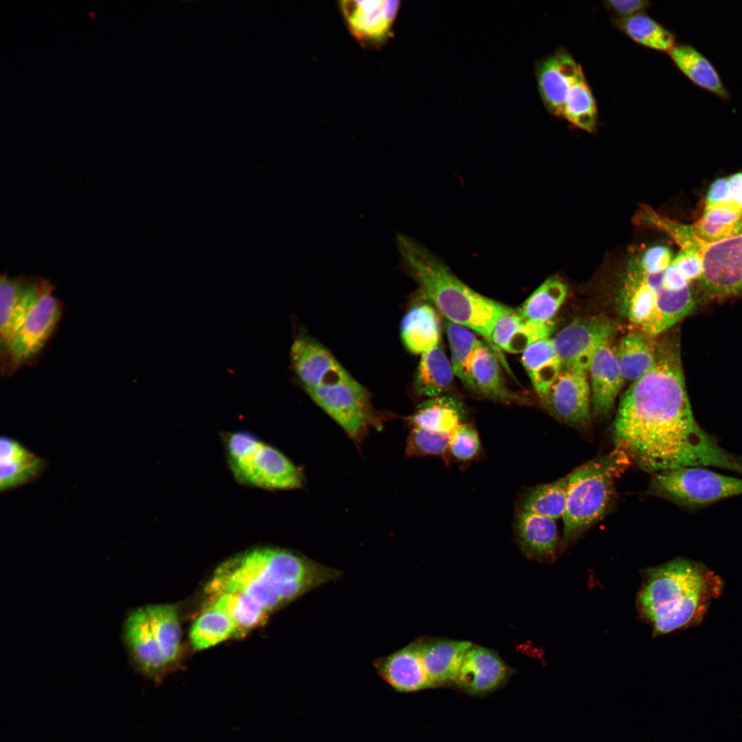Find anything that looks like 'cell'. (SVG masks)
<instances>
[{
  "label": "cell",
  "mask_w": 742,
  "mask_h": 742,
  "mask_svg": "<svg viewBox=\"0 0 742 742\" xmlns=\"http://www.w3.org/2000/svg\"><path fill=\"white\" fill-rule=\"evenodd\" d=\"M612 439L646 472L712 466L742 473V458L723 449L696 422L676 345L660 346L652 369L623 393Z\"/></svg>",
  "instance_id": "cell-1"
},
{
  "label": "cell",
  "mask_w": 742,
  "mask_h": 742,
  "mask_svg": "<svg viewBox=\"0 0 742 742\" xmlns=\"http://www.w3.org/2000/svg\"><path fill=\"white\" fill-rule=\"evenodd\" d=\"M638 595V607L653 636L699 625L724 582L704 563L677 558L647 569Z\"/></svg>",
  "instance_id": "cell-2"
},
{
  "label": "cell",
  "mask_w": 742,
  "mask_h": 742,
  "mask_svg": "<svg viewBox=\"0 0 742 742\" xmlns=\"http://www.w3.org/2000/svg\"><path fill=\"white\" fill-rule=\"evenodd\" d=\"M396 244L402 262L417 281L421 293L446 319L491 342L496 322L510 307L473 290L439 257L410 237L398 234Z\"/></svg>",
  "instance_id": "cell-3"
},
{
  "label": "cell",
  "mask_w": 742,
  "mask_h": 742,
  "mask_svg": "<svg viewBox=\"0 0 742 742\" xmlns=\"http://www.w3.org/2000/svg\"><path fill=\"white\" fill-rule=\"evenodd\" d=\"M631 464L627 453L610 452L581 464L570 473L563 515V539L569 543L603 518L616 497V479Z\"/></svg>",
  "instance_id": "cell-4"
},
{
  "label": "cell",
  "mask_w": 742,
  "mask_h": 742,
  "mask_svg": "<svg viewBox=\"0 0 742 742\" xmlns=\"http://www.w3.org/2000/svg\"><path fill=\"white\" fill-rule=\"evenodd\" d=\"M627 267L629 317L642 333L657 335L692 313L695 307L692 289L689 286L681 291L664 288L661 281L665 269L647 270L632 258Z\"/></svg>",
  "instance_id": "cell-5"
},
{
  "label": "cell",
  "mask_w": 742,
  "mask_h": 742,
  "mask_svg": "<svg viewBox=\"0 0 742 742\" xmlns=\"http://www.w3.org/2000/svg\"><path fill=\"white\" fill-rule=\"evenodd\" d=\"M225 451L236 480L269 490L300 488L304 476L300 468L275 447L245 431L227 434Z\"/></svg>",
  "instance_id": "cell-6"
},
{
  "label": "cell",
  "mask_w": 742,
  "mask_h": 742,
  "mask_svg": "<svg viewBox=\"0 0 742 742\" xmlns=\"http://www.w3.org/2000/svg\"><path fill=\"white\" fill-rule=\"evenodd\" d=\"M647 493L682 508L697 510L742 495V478L704 466H685L653 473Z\"/></svg>",
  "instance_id": "cell-7"
},
{
  "label": "cell",
  "mask_w": 742,
  "mask_h": 742,
  "mask_svg": "<svg viewBox=\"0 0 742 742\" xmlns=\"http://www.w3.org/2000/svg\"><path fill=\"white\" fill-rule=\"evenodd\" d=\"M306 391L358 447L370 428L382 427L381 418L372 409L366 391L350 375Z\"/></svg>",
  "instance_id": "cell-8"
},
{
  "label": "cell",
  "mask_w": 742,
  "mask_h": 742,
  "mask_svg": "<svg viewBox=\"0 0 742 742\" xmlns=\"http://www.w3.org/2000/svg\"><path fill=\"white\" fill-rule=\"evenodd\" d=\"M63 313V303L52 293L40 300L9 343L1 348L2 374L11 375L39 356L53 336Z\"/></svg>",
  "instance_id": "cell-9"
},
{
  "label": "cell",
  "mask_w": 742,
  "mask_h": 742,
  "mask_svg": "<svg viewBox=\"0 0 742 742\" xmlns=\"http://www.w3.org/2000/svg\"><path fill=\"white\" fill-rule=\"evenodd\" d=\"M614 320L602 315L579 317L559 330L552 344L562 369L588 372L597 348L616 331Z\"/></svg>",
  "instance_id": "cell-10"
},
{
  "label": "cell",
  "mask_w": 742,
  "mask_h": 742,
  "mask_svg": "<svg viewBox=\"0 0 742 742\" xmlns=\"http://www.w3.org/2000/svg\"><path fill=\"white\" fill-rule=\"evenodd\" d=\"M700 257V284L708 297L721 298L742 293V233L705 243Z\"/></svg>",
  "instance_id": "cell-11"
},
{
  "label": "cell",
  "mask_w": 742,
  "mask_h": 742,
  "mask_svg": "<svg viewBox=\"0 0 742 742\" xmlns=\"http://www.w3.org/2000/svg\"><path fill=\"white\" fill-rule=\"evenodd\" d=\"M587 372L562 369L541 399L544 407L558 420L584 429L592 421L591 389Z\"/></svg>",
  "instance_id": "cell-12"
},
{
  "label": "cell",
  "mask_w": 742,
  "mask_h": 742,
  "mask_svg": "<svg viewBox=\"0 0 742 742\" xmlns=\"http://www.w3.org/2000/svg\"><path fill=\"white\" fill-rule=\"evenodd\" d=\"M53 293L48 280L40 278H9L0 282V335L1 348L7 345L30 312L45 295Z\"/></svg>",
  "instance_id": "cell-13"
},
{
  "label": "cell",
  "mask_w": 742,
  "mask_h": 742,
  "mask_svg": "<svg viewBox=\"0 0 742 742\" xmlns=\"http://www.w3.org/2000/svg\"><path fill=\"white\" fill-rule=\"evenodd\" d=\"M339 6L353 36L363 43L376 45L390 36L400 1H341Z\"/></svg>",
  "instance_id": "cell-14"
},
{
  "label": "cell",
  "mask_w": 742,
  "mask_h": 742,
  "mask_svg": "<svg viewBox=\"0 0 742 742\" xmlns=\"http://www.w3.org/2000/svg\"><path fill=\"white\" fill-rule=\"evenodd\" d=\"M123 638L135 668L159 681L170 666L155 636L146 607L128 615L123 626Z\"/></svg>",
  "instance_id": "cell-15"
},
{
  "label": "cell",
  "mask_w": 742,
  "mask_h": 742,
  "mask_svg": "<svg viewBox=\"0 0 742 742\" xmlns=\"http://www.w3.org/2000/svg\"><path fill=\"white\" fill-rule=\"evenodd\" d=\"M581 70L572 56L563 49L537 63L535 71L539 93L551 115L562 117L568 91Z\"/></svg>",
  "instance_id": "cell-16"
},
{
  "label": "cell",
  "mask_w": 742,
  "mask_h": 742,
  "mask_svg": "<svg viewBox=\"0 0 742 742\" xmlns=\"http://www.w3.org/2000/svg\"><path fill=\"white\" fill-rule=\"evenodd\" d=\"M291 360L306 390L350 375L328 350L308 336L300 335L294 341Z\"/></svg>",
  "instance_id": "cell-17"
},
{
  "label": "cell",
  "mask_w": 742,
  "mask_h": 742,
  "mask_svg": "<svg viewBox=\"0 0 742 742\" xmlns=\"http://www.w3.org/2000/svg\"><path fill=\"white\" fill-rule=\"evenodd\" d=\"M610 341L603 342L597 348L587 372L590 377L593 414L598 420H604L612 412L616 398L625 381L618 365L616 348Z\"/></svg>",
  "instance_id": "cell-18"
},
{
  "label": "cell",
  "mask_w": 742,
  "mask_h": 742,
  "mask_svg": "<svg viewBox=\"0 0 742 742\" xmlns=\"http://www.w3.org/2000/svg\"><path fill=\"white\" fill-rule=\"evenodd\" d=\"M511 668L494 651L471 644L466 651L454 684L471 694H484L502 685Z\"/></svg>",
  "instance_id": "cell-19"
},
{
  "label": "cell",
  "mask_w": 742,
  "mask_h": 742,
  "mask_svg": "<svg viewBox=\"0 0 742 742\" xmlns=\"http://www.w3.org/2000/svg\"><path fill=\"white\" fill-rule=\"evenodd\" d=\"M513 529L517 543L527 558L541 563L554 561L560 547L555 520L517 508Z\"/></svg>",
  "instance_id": "cell-20"
},
{
  "label": "cell",
  "mask_w": 742,
  "mask_h": 742,
  "mask_svg": "<svg viewBox=\"0 0 742 742\" xmlns=\"http://www.w3.org/2000/svg\"><path fill=\"white\" fill-rule=\"evenodd\" d=\"M374 666L379 676L398 693H412L432 687L421 659L418 640L374 660Z\"/></svg>",
  "instance_id": "cell-21"
},
{
  "label": "cell",
  "mask_w": 742,
  "mask_h": 742,
  "mask_svg": "<svg viewBox=\"0 0 742 742\" xmlns=\"http://www.w3.org/2000/svg\"><path fill=\"white\" fill-rule=\"evenodd\" d=\"M418 641L421 659L432 687L454 684L463 656L472 643L444 638H424Z\"/></svg>",
  "instance_id": "cell-22"
},
{
  "label": "cell",
  "mask_w": 742,
  "mask_h": 742,
  "mask_svg": "<svg viewBox=\"0 0 742 742\" xmlns=\"http://www.w3.org/2000/svg\"><path fill=\"white\" fill-rule=\"evenodd\" d=\"M554 328L552 321H530L524 318L518 309L509 308L496 322L491 342L508 352H523L534 342L548 337Z\"/></svg>",
  "instance_id": "cell-23"
},
{
  "label": "cell",
  "mask_w": 742,
  "mask_h": 742,
  "mask_svg": "<svg viewBox=\"0 0 742 742\" xmlns=\"http://www.w3.org/2000/svg\"><path fill=\"white\" fill-rule=\"evenodd\" d=\"M0 442L1 491L27 484L43 474L47 466L44 459L12 438L3 436Z\"/></svg>",
  "instance_id": "cell-24"
},
{
  "label": "cell",
  "mask_w": 742,
  "mask_h": 742,
  "mask_svg": "<svg viewBox=\"0 0 742 742\" xmlns=\"http://www.w3.org/2000/svg\"><path fill=\"white\" fill-rule=\"evenodd\" d=\"M675 66L696 86L726 101L731 98L728 89L711 62L688 44H676L668 52Z\"/></svg>",
  "instance_id": "cell-25"
},
{
  "label": "cell",
  "mask_w": 742,
  "mask_h": 742,
  "mask_svg": "<svg viewBox=\"0 0 742 742\" xmlns=\"http://www.w3.org/2000/svg\"><path fill=\"white\" fill-rule=\"evenodd\" d=\"M401 335L405 346L414 354L422 355L439 345L441 328L436 310L428 304L413 306L403 318Z\"/></svg>",
  "instance_id": "cell-26"
},
{
  "label": "cell",
  "mask_w": 742,
  "mask_h": 742,
  "mask_svg": "<svg viewBox=\"0 0 742 742\" xmlns=\"http://www.w3.org/2000/svg\"><path fill=\"white\" fill-rule=\"evenodd\" d=\"M462 403L453 396L441 395L422 403L409 418L413 427H422L451 434L463 423Z\"/></svg>",
  "instance_id": "cell-27"
},
{
  "label": "cell",
  "mask_w": 742,
  "mask_h": 742,
  "mask_svg": "<svg viewBox=\"0 0 742 742\" xmlns=\"http://www.w3.org/2000/svg\"><path fill=\"white\" fill-rule=\"evenodd\" d=\"M522 353L523 366L542 399L562 370L552 338L548 337L534 342Z\"/></svg>",
  "instance_id": "cell-28"
},
{
  "label": "cell",
  "mask_w": 742,
  "mask_h": 742,
  "mask_svg": "<svg viewBox=\"0 0 742 742\" xmlns=\"http://www.w3.org/2000/svg\"><path fill=\"white\" fill-rule=\"evenodd\" d=\"M469 374L473 391L503 401L519 399L518 396L506 388L497 358L484 344L472 357Z\"/></svg>",
  "instance_id": "cell-29"
},
{
  "label": "cell",
  "mask_w": 742,
  "mask_h": 742,
  "mask_svg": "<svg viewBox=\"0 0 742 742\" xmlns=\"http://www.w3.org/2000/svg\"><path fill=\"white\" fill-rule=\"evenodd\" d=\"M693 227L706 243L727 239L742 233V210L735 203L706 206L702 216Z\"/></svg>",
  "instance_id": "cell-30"
},
{
  "label": "cell",
  "mask_w": 742,
  "mask_h": 742,
  "mask_svg": "<svg viewBox=\"0 0 742 742\" xmlns=\"http://www.w3.org/2000/svg\"><path fill=\"white\" fill-rule=\"evenodd\" d=\"M451 363L440 345L421 355L415 377L418 393L430 398L445 394L451 385Z\"/></svg>",
  "instance_id": "cell-31"
},
{
  "label": "cell",
  "mask_w": 742,
  "mask_h": 742,
  "mask_svg": "<svg viewBox=\"0 0 742 742\" xmlns=\"http://www.w3.org/2000/svg\"><path fill=\"white\" fill-rule=\"evenodd\" d=\"M645 334L631 332L624 336L616 348L618 365L625 380L635 381L649 372L657 359Z\"/></svg>",
  "instance_id": "cell-32"
},
{
  "label": "cell",
  "mask_w": 742,
  "mask_h": 742,
  "mask_svg": "<svg viewBox=\"0 0 742 742\" xmlns=\"http://www.w3.org/2000/svg\"><path fill=\"white\" fill-rule=\"evenodd\" d=\"M569 478L570 473L526 490L519 500L517 508L554 520L562 517L566 505Z\"/></svg>",
  "instance_id": "cell-33"
},
{
  "label": "cell",
  "mask_w": 742,
  "mask_h": 742,
  "mask_svg": "<svg viewBox=\"0 0 742 742\" xmlns=\"http://www.w3.org/2000/svg\"><path fill=\"white\" fill-rule=\"evenodd\" d=\"M615 27L636 43L667 53L675 46L676 36L644 13L628 18H614Z\"/></svg>",
  "instance_id": "cell-34"
},
{
  "label": "cell",
  "mask_w": 742,
  "mask_h": 742,
  "mask_svg": "<svg viewBox=\"0 0 742 742\" xmlns=\"http://www.w3.org/2000/svg\"><path fill=\"white\" fill-rule=\"evenodd\" d=\"M561 117L586 132L593 133L596 129V104L583 70L579 72L568 91Z\"/></svg>",
  "instance_id": "cell-35"
},
{
  "label": "cell",
  "mask_w": 742,
  "mask_h": 742,
  "mask_svg": "<svg viewBox=\"0 0 742 742\" xmlns=\"http://www.w3.org/2000/svg\"><path fill=\"white\" fill-rule=\"evenodd\" d=\"M567 294L564 282L555 277L546 280L518 308L526 319L537 322L552 321Z\"/></svg>",
  "instance_id": "cell-36"
},
{
  "label": "cell",
  "mask_w": 742,
  "mask_h": 742,
  "mask_svg": "<svg viewBox=\"0 0 742 742\" xmlns=\"http://www.w3.org/2000/svg\"><path fill=\"white\" fill-rule=\"evenodd\" d=\"M155 636L170 666L179 655L181 627L178 610L173 605H154L146 607Z\"/></svg>",
  "instance_id": "cell-37"
},
{
  "label": "cell",
  "mask_w": 742,
  "mask_h": 742,
  "mask_svg": "<svg viewBox=\"0 0 742 742\" xmlns=\"http://www.w3.org/2000/svg\"><path fill=\"white\" fill-rule=\"evenodd\" d=\"M211 608L233 620L237 628V635H242L259 625L268 613L252 598L239 592H225L216 596Z\"/></svg>",
  "instance_id": "cell-38"
},
{
  "label": "cell",
  "mask_w": 742,
  "mask_h": 742,
  "mask_svg": "<svg viewBox=\"0 0 742 742\" xmlns=\"http://www.w3.org/2000/svg\"><path fill=\"white\" fill-rule=\"evenodd\" d=\"M444 323L451 349L453 373L465 386L473 390L469 374L470 363L475 350L484 343L477 338L473 330L446 319Z\"/></svg>",
  "instance_id": "cell-39"
},
{
  "label": "cell",
  "mask_w": 742,
  "mask_h": 742,
  "mask_svg": "<svg viewBox=\"0 0 742 742\" xmlns=\"http://www.w3.org/2000/svg\"><path fill=\"white\" fill-rule=\"evenodd\" d=\"M234 635H237V628L233 620L210 607L193 624L190 632V639L195 649L203 650L212 647Z\"/></svg>",
  "instance_id": "cell-40"
},
{
  "label": "cell",
  "mask_w": 742,
  "mask_h": 742,
  "mask_svg": "<svg viewBox=\"0 0 742 742\" xmlns=\"http://www.w3.org/2000/svg\"><path fill=\"white\" fill-rule=\"evenodd\" d=\"M449 436L425 428L413 427L406 440V456L447 458Z\"/></svg>",
  "instance_id": "cell-41"
},
{
  "label": "cell",
  "mask_w": 742,
  "mask_h": 742,
  "mask_svg": "<svg viewBox=\"0 0 742 742\" xmlns=\"http://www.w3.org/2000/svg\"><path fill=\"white\" fill-rule=\"evenodd\" d=\"M481 449L478 432L470 424H460L449 436L448 455L456 461L471 462L479 456Z\"/></svg>",
  "instance_id": "cell-42"
},
{
  "label": "cell",
  "mask_w": 742,
  "mask_h": 742,
  "mask_svg": "<svg viewBox=\"0 0 742 742\" xmlns=\"http://www.w3.org/2000/svg\"><path fill=\"white\" fill-rule=\"evenodd\" d=\"M671 264L690 282L699 278L702 271L700 255L693 249L681 250Z\"/></svg>",
  "instance_id": "cell-43"
},
{
  "label": "cell",
  "mask_w": 742,
  "mask_h": 742,
  "mask_svg": "<svg viewBox=\"0 0 742 742\" xmlns=\"http://www.w3.org/2000/svg\"><path fill=\"white\" fill-rule=\"evenodd\" d=\"M603 5L616 16L615 18H628L644 12L651 6V2L647 0H609L603 2Z\"/></svg>",
  "instance_id": "cell-44"
},
{
  "label": "cell",
  "mask_w": 742,
  "mask_h": 742,
  "mask_svg": "<svg viewBox=\"0 0 742 742\" xmlns=\"http://www.w3.org/2000/svg\"><path fill=\"white\" fill-rule=\"evenodd\" d=\"M719 203H735L728 179L721 178L715 180L708 191L706 206Z\"/></svg>",
  "instance_id": "cell-45"
},
{
  "label": "cell",
  "mask_w": 742,
  "mask_h": 742,
  "mask_svg": "<svg viewBox=\"0 0 742 742\" xmlns=\"http://www.w3.org/2000/svg\"><path fill=\"white\" fill-rule=\"evenodd\" d=\"M661 283L671 291H681L689 286V281L671 263L664 269Z\"/></svg>",
  "instance_id": "cell-46"
},
{
  "label": "cell",
  "mask_w": 742,
  "mask_h": 742,
  "mask_svg": "<svg viewBox=\"0 0 742 742\" xmlns=\"http://www.w3.org/2000/svg\"><path fill=\"white\" fill-rule=\"evenodd\" d=\"M728 180L733 199L742 210V172L730 176Z\"/></svg>",
  "instance_id": "cell-47"
}]
</instances>
